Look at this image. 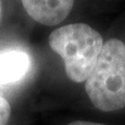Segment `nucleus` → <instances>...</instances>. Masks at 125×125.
I'll return each mask as SVG.
<instances>
[{"label": "nucleus", "instance_id": "7", "mask_svg": "<svg viewBox=\"0 0 125 125\" xmlns=\"http://www.w3.org/2000/svg\"><path fill=\"white\" fill-rule=\"evenodd\" d=\"M1 15H2V4H1V0H0V21H1Z\"/></svg>", "mask_w": 125, "mask_h": 125}, {"label": "nucleus", "instance_id": "6", "mask_svg": "<svg viewBox=\"0 0 125 125\" xmlns=\"http://www.w3.org/2000/svg\"><path fill=\"white\" fill-rule=\"evenodd\" d=\"M67 125H104V124L96 123V122H90V121H73V122L69 123Z\"/></svg>", "mask_w": 125, "mask_h": 125}, {"label": "nucleus", "instance_id": "3", "mask_svg": "<svg viewBox=\"0 0 125 125\" xmlns=\"http://www.w3.org/2000/svg\"><path fill=\"white\" fill-rule=\"evenodd\" d=\"M27 15L40 24L55 26L71 13L74 0H21Z\"/></svg>", "mask_w": 125, "mask_h": 125}, {"label": "nucleus", "instance_id": "4", "mask_svg": "<svg viewBox=\"0 0 125 125\" xmlns=\"http://www.w3.org/2000/svg\"><path fill=\"white\" fill-rule=\"evenodd\" d=\"M30 60L22 51L0 53V85L13 83L22 79L28 72Z\"/></svg>", "mask_w": 125, "mask_h": 125}, {"label": "nucleus", "instance_id": "2", "mask_svg": "<svg viewBox=\"0 0 125 125\" xmlns=\"http://www.w3.org/2000/svg\"><path fill=\"white\" fill-rule=\"evenodd\" d=\"M48 42L64 62L66 75L77 83L88 79L104 44L102 36L84 23H72L53 30Z\"/></svg>", "mask_w": 125, "mask_h": 125}, {"label": "nucleus", "instance_id": "5", "mask_svg": "<svg viewBox=\"0 0 125 125\" xmlns=\"http://www.w3.org/2000/svg\"><path fill=\"white\" fill-rule=\"evenodd\" d=\"M11 116V107L10 102L0 95V125H9Z\"/></svg>", "mask_w": 125, "mask_h": 125}, {"label": "nucleus", "instance_id": "1", "mask_svg": "<svg viewBox=\"0 0 125 125\" xmlns=\"http://www.w3.org/2000/svg\"><path fill=\"white\" fill-rule=\"evenodd\" d=\"M90 101L101 112L125 107V43L113 38L104 42L95 67L84 84Z\"/></svg>", "mask_w": 125, "mask_h": 125}]
</instances>
